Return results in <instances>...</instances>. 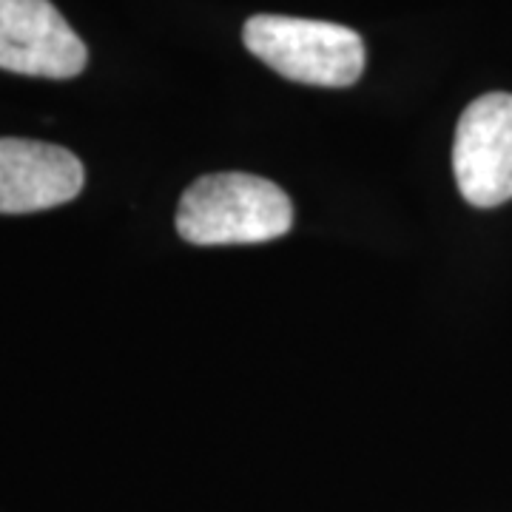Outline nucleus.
<instances>
[{
  "label": "nucleus",
  "mask_w": 512,
  "mask_h": 512,
  "mask_svg": "<svg viewBox=\"0 0 512 512\" xmlns=\"http://www.w3.org/2000/svg\"><path fill=\"white\" fill-rule=\"evenodd\" d=\"M293 225L291 197L256 174H208L177 208V234L191 245H251L285 237Z\"/></svg>",
  "instance_id": "obj_1"
},
{
  "label": "nucleus",
  "mask_w": 512,
  "mask_h": 512,
  "mask_svg": "<svg viewBox=\"0 0 512 512\" xmlns=\"http://www.w3.org/2000/svg\"><path fill=\"white\" fill-rule=\"evenodd\" d=\"M242 40L276 74L305 86L345 89L365 72V40L342 23L285 15H256Z\"/></svg>",
  "instance_id": "obj_2"
},
{
  "label": "nucleus",
  "mask_w": 512,
  "mask_h": 512,
  "mask_svg": "<svg viewBox=\"0 0 512 512\" xmlns=\"http://www.w3.org/2000/svg\"><path fill=\"white\" fill-rule=\"evenodd\" d=\"M453 174L461 197L476 208L512 200V94H481L458 117Z\"/></svg>",
  "instance_id": "obj_3"
},
{
  "label": "nucleus",
  "mask_w": 512,
  "mask_h": 512,
  "mask_svg": "<svg viewBox=\"0 0 512 512\" xmlns=\"http://www.w3.org/2000/svg\"><path fill=\"white\" fill-rule=\"evenodd\" d=\"M89 49L52 0H0V69L69 80L86 69Z\"/></svg>",
  "instance_id": "obj_4"
},
{
  "label": "nucleus",
  "mask_w": 512,
  "mask_h": 512,
  "mask_svg": "<svg viewBox=\"0 0 512 512\" xmlns=\"http://www.w3.org/2000/svg\"><path fill=\"white\" fill-rule=\"evenodd\" d=\"M83 163L66 148L0 137V214H35L83 191Z\"/></svg>",
  "instance_id": "obj_5"
}]
</instances>
